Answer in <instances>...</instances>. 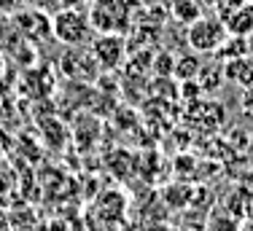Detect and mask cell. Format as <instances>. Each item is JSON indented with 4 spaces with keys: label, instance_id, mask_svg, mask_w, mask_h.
I'll return each instance as SVG.
<instances>
[{
    "label": "cell",
    "instance_id": "1",
    "mask_svg": "<svg viewBox=\"0 0 253 231\" xmlns=\"http://www.w3.org/2000/svg\"><path fill=\"white\" fill-rule=\"evenodd\" d=\"M186 40H189L191 51L197 54H215L226 40V27L218 16H200L189 24Z\"/></svg>",
    "mask_w": 253,
    "mask_h": 231
},
{
    "label": "cell",
    "instance_id": "2",
    "mask_svg": "<svg viewBox=\"0 0 253 231\" xmlns=\"http://www.w3.org/2000/svg\"><path fill=\"white\" fill-rule=\"evenodd\" d=\"M51 35L62 46H84L92 35L89 16H84L76 8H62L59 14L51 16Z\"/></svg>",
    "mask_w": 253,
    "mask_h": 231
},
{
    "label": "cell",
    "instance_id": "3",
    "mask_svg": "<svg viewBox=\"0 0 253 231\" xmlns=\"http://www.w3.org/2000/svg\"><path fill=\"white\" fill-rule=\"evenodd\" d=\"M92 54L97 59L100 70H116L124 62V54H126L124 38L119 33H100L92 43Z\"/></svg>",
    "mask_w": 253,
    "mask_h": 231
},
{
    "label": "cell",
    "instance_id": "4",
    "mask_svg": "<svg viewBox=\"0 0 253 231\" xmlns=\"http://www.w3.org/2000/svg\"><path fill=\"white\" fill-rule=\"evenodd\" d=\"M226 27V35H234V38H248L253 33V5H240V8H229L221 11L218 16Z\"/></svg>",
    "mask_w": 253,
    "mask_h": 231
},
{
    "label": "cell",
    "instance_id": "5",
    "mask_svg": "<svg viewBox=\"0 0 253 231\" xmlns=\"http://www.w3.org/2000/svg\"><path fill=\"white\" fill-rule=\"evenodd\" d=\"M224 76H226V81L237 83V86H243V89L253 86V59L251 57H240V59L226 62L224 65Z\"/></svg>",
    "mask_w": 253,
    "mask_h": 231
},
{
    "label": "cell",
    "instance_id": "6",
    "mask_svg": "<svg viewBox=\"0 0 253 231\" xmlns=\"http://www.w3.org/2000/svg\"><path fill=\"white\" fill-rule=\"evenodd\" d=\"M200 70H202V62H200V57H197V51L180 54V57H175V65H172V76H175L178 81H194V78L200 76Z\"/></svg>",
    "mask_w": 253,
    "mask_h": 231
},
{
    "label": "cell",
    "instance_id": "7",
    "mask_svg": "<svg viewBox=\"0 0 253 231\" xmlns=\"http://www.w3.org/2000/svg\"><path fill=\"white\" fill-rule=\"evenodd\" d=\"M172 65H175V57L172 54H159V57L154 59V73L156 76H172Z\"/></svg>",
    "mask_w": 253,
    "mask_h": 231
},
{
    "label": "cell",
    "instance_id": "8",
    "mask_svg": "<svg viewBox=\"0 0 253 231\" xmlns=\"http://www.w3.org/2000/svg\"><path fill=\"white\" fill-rule=\"evenodd\" d=\"M200 83L194 81H180V94H183V100H194V97H200Z\"/></svg>",
    "mask_w": 253,
    "mask_h": 231
},
{
    "label": "cell",
    "instance_id": "9",
    "mask_svg": "<svg viewBox=\"0 0 253 231\" xmlns=\"http://www.w3.org/2000/svg\"><path fill=\"white\" fill-rule=\"evenodd\" d=\"M240 102H243V111L253 116V86L243 89V100H240Z\"/></svg>",
    "mask_w": 253,
    "mask_h": 231
},
{
    "label": "cell",
    "instance_id": "10",
    "mask_svg": "<svg viewBox=\"0 0 253 231\" xmlns=\"http://www.w3.org/2000/svg\"><path fill=\"white\" fill-rule=\"evenodd\" d=\"M16 8V0H0V14H11Z\"/></svg>",
    "mask_w": 253,
    "mask_h": 231
},
{
    "label": "cell",
    "instance_id": "11",
    "mask_svg": "<svg viewBox=\"0 0 253 231\" xmlns=\"http://www.w3.org/2000/svg\"><path fill=\"white\" fill-rule=\"evenodd\" d=\"M0 231H11V218H5V212H0Z\"/></svg>",
    "mask_w": 253,
    "mask_h": 231
},
{
    "label": "cell",
    "instance_id": "12",
    "mask_svg": "<svg viewBox=\"0 0 253 231\" xmlns=\"http://www.w3.org/2000/svg\"><path fill=\"white\" fill-rule=\"evenodd\" d=\"M224 3L229 5V8H240V5H248L251 0H224Z\"/></svg>",
    "mask_w": 253,
    "mask_h": 231
},
{
    "label": "cell",
    "instance_id": "13",
    "mask_svg": "<svg viewBox=\"0 0 253 231\" xmlns=\"http://www.w3.org/2000/svg\"><path fill=\"white\" fill-rule=\"evenodd\" d=\"M108 3H113V0H94V5H108Z\"/></svg>",
    "mask_w": 253,
    "mask_h": 231
},
{
    "label": "cell",
    "instance_id": "14",
    "mask_svg": "<svg viewBox=\"0 0 253 231\" xmlns=\"http://www.w3.org/2000/svg\"><path fill=\"white\" fill-rule=\"evenodd\" d=\"M3 70H5V62H3V57H0V78H3Z\"/></svg>",
    "mask_w": 253,
    "mask_h": 231
},
{
    "label": "cell",
    "instance_id": "15",
    "mask_svg": "<svg viewBox=\"0 0 253 231\" xmlns=\"http://www.w3.org/2000/svg\"><path fill=\"white\" fill-rule=\"evenodd\" d=\"M0 161H3V148H0Z\"/></svg>",
    "mask_w": 253,
    "mask_h": 231
},
{
    "label": "cell",
    "instance_id": "16",
    "mask_svg": "<svg viewBox=\"0 0 253 231\" xmlns=\"http://www.w3.org/2000/svg\"><path fill=\"white\" fill-rule=\"evenodd\" d=\"M251 5H253V0H251Z\"/></svg>",
    "mask_w": 253,
    "mask_h": 231
}]
</instances>
